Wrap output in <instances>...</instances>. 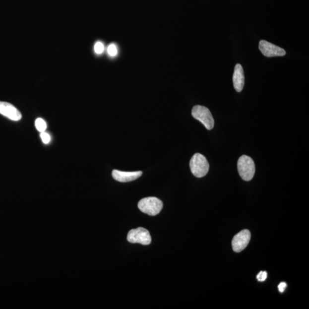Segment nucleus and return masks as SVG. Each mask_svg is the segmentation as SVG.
Wrapping results in <instances>:
<instances>
[{"mask_svg": "<svg viewBox=\"0 0 309 309\" xmlns=\"http://www.w3.org/2000/svg\"><path fill=\"white\" fill-rule=\"evenodd\" d=\"M189 167L193 176L197 178L206 176L210 168L205 156L199 153L193 155L189 162Z\"/></svg>", "mask_w": 309, "mask_h": 309, "instance_id": "obj_1", "label": "nucleus"}, {"mask_svg": "<svg viewBox=\"0 0 309 309\" xmlns=\"http://www.w3.org/2000/svg\"><path fill=\"white\" fill-rule=\"evenodd\" d=\"M238 170L241 177L245 181H250L254 176L255 166L252 159L247 155L241 156L238 161Z\"/></svg>", "mask_w": 309, "mask_h": 309, "instance_id": "obj_2", "label": "nucleus"}, {"mask_svg": "<svg viewBox=\"0 0 309 309\" xmlns=\"http://www.w3.org/2000/svg\"><path fill=\"white\" fill-rule=\"evenodd\" d=\"M163 202L156 197H147L141 199L138 203L139 209L150 216L159 214L163 208Z\"/></svg>", "mask_w": 309, "mask_h": 309, "instance_id": "obj_3", "label": "nucleus"}, {"mask_svg": "<svg viewBox=\"0 0 309 309\" xmlns=\"http://www.w3.org/2000/svg\"><path fill=\"white\" fill-rule=\"evenodd\" d=\"M192 115L208 129L211 130L214 126V120L211 112L207 108L202 106H195L192 110Z\"/></svg>", "mask_w": 309, "mask_h": 309, "instance_id": "obj_4", "label": "nucleus"}, {"mask_svg": "<svg viewBox=\"0 0 309 309\" xmlns=\"http://www.w3.org/2000/svg\"><path fill=\"white\" fill-rule=\"evenodd\" d=\"M127 240L129 243L132 244L148 245L151 243V237L150 232L147 229L139 228L129 231Z\"/></svg>", "mask_w": 309, "mask_h": 309, "instance_id": "obj_5", "label": "nucleus"}, {"mask_svg": "<svg viewBox=\"0 0 309 309\" xmlns=\"http://www.w3.org/2000/svg\"><path fill=\"white\" fill-rule=\"evenodd\" d=\"M259 49L261 53L267 58L284 57L286 55V51L283 48L266 40L260 41Z\"/></svg>", "mask_w": 309, "mask_h": 309, "instance_id": "obj_6", "label": "nucleus"}, {"mask_svg": "<svg viewBox=\"0 0 309 309\" xmlns=\"http://www.w3.org/2000/svg\"><path fill=\"white\" fill-rule=\"evenodd\" d=\"M251 234L248 230H244L234 236L232 241L233 250L240 252L247 247L250 241Z\"/></svg>", "mask_w": 309, "mask_h": 309, "instance_id": "obj_7", "label": "nucleus"}, {"mask_svg": "<svg viewBox=\"0 0 309 309\" xmlns=\"http://www.w3.org/2000/svg\"><path fill=\"white\" fill-rule=\"evenodd\" d=\"M0 114L13 121H19L22 118L20 112L9 103L0 102Z\"/></svg>", "mask_w": 309, "mask_h": 309, "instance_id": "obj_8", "label": "nucleus"}, {"mask_svg": "<svg viewBox=\"0 0 309 309\" xmlns=\"http://www.w3.org/2000/svg\"><path fill=\"white\" fill-rule=\"evenodd\" d=\"M142 171H135V172H125V171H121L117 170H114L113 171V177L114 180L125 183L135 181L142 176Z\"/></svg>", "mask_w": 309, "mask_h": 309, "instance_id": "obj_9", "label": "nucleus"}, {"mask_svg": "<svg viewBox=\"0 0 309 309\" xmlns=\"http://www.w3.org/2000/svg\"><path fill=\"white\" fill-rule=\"evenodd\" d=\"M234 88L238 92L243 91L245 85V75L243 67L237 64L234 69L233 77Z\"/></svg>", "mask_w": 309, "mask_h": 309, "instance_id": "obj_10", "label": "nucleus"}, {"mask_svg": "<svg viewBox=\"0 0 309 309\" xmlns=\"http://www.w3.org/2000/svg\"><path fill=\"white\" fill-rule=\"evenodd\" d=\"M36 128L40 132L46 131L47 128V124L42 118L37 119L35 122Z\"/></svg>", "mask_w": 309, "mask_h": 309, "instance_id": "obj_11", "label": "nucleus"}, {"mask_svg": "<svg viewBox=\"0 0 309 309\" xmlns=\"http://www.w3.org/2000/svg\"><path fill=\"white\" fill-rule=\"evenodd\" d=\"M108 54L111 57H115L118 55V48L116 45L114 43H112L109 45V46L107 48Z\"/></svg>", "mask_w": 309, "mask_h": 309, "instance_id": "obj_12", "label": "nucleus"}, {"mask_svg": "<svg viewBox=\"0 0 309 309\" xmlns=\"http://www.w3.org/2000/svg\"><path fill=\"white\" fill-rule=\"evenodd\" d=\"M94 51L97 55H101L104 51V44L101 42H96L94 46Z\"/></svg>", "mask_w": 309, "mask_h": 309, "instance_id": "obj_13", "label": "nucleus"}, {"mask_svg": "<svg viewBox=\"0 0 309 309\" xmlns=\"http://www.w3.org/2000/svg\"><path fill=\"white\" fill-rule=\"evenodd\" d=\"M41 138H42L43 142L44 144H48L50 142L51 137L49 134L46 132H41Z\"/></svg>", "mask_w": 309, "mask_h": 309, "instance_id": "obj_14", "label": "nucleus"}, {"mask_svg": "<svg viewBox=\"0 0 309 309\" xmlns=\"http://www.w3.org/2000/svg\"><path fill=\"white\" fill-rule=\"evenodd\" d=\"M267 274L266 271H260L256 276V278L259 282H263L266 280Z\"/></svg>", "mask_w": 309, "mask_h": 309, "instance_id": "obj_15", "label": "nucleus"}, {"mask_svg": "<svg viewBox=\"0 0 309 309\" xmlns=\"http://www.w3.org/2000/svg\"><path fill=\"white\" fill-rule=\"evenodd\" d=\"M286 287H287V285L285 282H281L278 286L279 291L281 293L284 292Z\"/></svg>", "mask_w": 309, "mask_h": 309, "instance_id": "obj_16", "label": "nucleus"}]
</instances>
